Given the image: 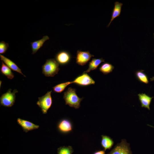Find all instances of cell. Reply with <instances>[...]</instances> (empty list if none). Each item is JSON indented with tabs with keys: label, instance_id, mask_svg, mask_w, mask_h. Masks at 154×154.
<instances>
[{
	"label": "cell",
	"instance_id": "obj_1",
	"mask_svg": "<svg viewBox=\"0 0 154 154\" xmlns=\"http://www.w3.org/2000/svg\"><path fill=\"white\" fill-rule=\"evenodd\" d=\"M63 98L66 105L76 109L80 107L81 102L83 99V98H80L78 96L75 89L71 87L69 88L64 93Z\"/></svg>",
	"mask_w": 154,
	"mask_h": 154
},
{
	"label": "cell",
	"instance_id": "obj_2",
	"mask_svg": "<svg viewBox=\"0 0 154 154\" xmlns=\"http://www.w3.org/2000/svg\"><path fill=\"white\" fill-rule=\"evenodd\" d=\"M59 64L54 59L47 60L42 66V73L46 77H53L60 70Z\"/></svg>",
	"mask_w": 154,
	"mask_h": 154
},
{
	"label": "cell",
	"instance_id": "obj_3",
	"mask_svg": "<svg viewBox=\"0 0 154 154\" xmlns=\"http://www.w3.org/2000/svg\"><path fill=\"white\" fill-rule=\"evenodd\" d=\"M52 90L48 91L43 96L38 98V101L37 104L41 108L43 114H46L52 105Z\"/></svg>",
	"mask_w": 154,
	"mask_h": 154
},
{
	"label": "cell",
	"instance_id": "obj_4",
	"mask_svg": "<svg viewBox=\"0 0 154 154\" xmlns=\"http://www.w3.org/2000/svg\"><path fill=\"white\" fill-rule=\"evenodd\" d=\"M11 89H9L7 92L2 94L0 98V104L6 107H10L14 105L16 98L15 94L18 92L16 89L11 92Z\"/></svg>",
	"mask_w": 154,
	"mask_h": 154
},
{
	"label": "cell",
	"instance_id": "obj_5",
	"mask_svg": "<svg viewBox=\"0 0 154 154\" xmlns=\"http://www.w3.org/2000/svg\"><path fill=\"white\" fill-rule=\"evenodd\" d=\"M108 154H132L129 144L125 139L122 140Z\"/></svg>",
	"mask_w": 154,
	"mask_h": 154
},
{
	"label": "cell",
	"instance_id": "obj_6",
	"mask_svg": "<svg viewBox=\"0 0 154 154\" xmlns=\"http://www.w3.org/2000/svg\"><path fill=\"white\" fill-rule=\"evenodd\" d=\"M75 83L82 86H86L91 84H94L95 81L86 73H83L76 77L73 81Z\"/></svg>",
	"mask_w": 154,
	"mask_h": 154
},
{
	"label": "cell",
	"instance_id": "obj_7",
	"mask_svg": "<svg viewBox=\"0 0 154 154\" xmlns=\"http://www.w3.org/2000/svg\"><path fill=\"white\" fill-rule=\"evenodd\" d=\"M94 56V55L91 54L89 51H83L78 50L77 52L76 63L81 66L84 65Z\"/></svg>",
	"mask_w": 154,
	"mask_h": 154
},
{
	"label": "cell",
	"instance_id": "obj_8",
	"mask_svg": "<svg viewBox=\"0 0 154 154\" xmlns=\"http://www.w3.org/2000/svg\"><path fill=\"white\" fill-rule=\"evenodd\" d=\"M55 58L56 60L59 64L64 65L69 62L71 58V56L67 51L62 50L56 54Z\"/></svg>",
	"mask_w": 154,
	"mask_h": 154
},
{
	"label": "cell",
	"instance_id": "obj_9",
	"mask_svg": "<svg viewBox=\"0 0 154 154\" xmlns=\"http://www.w3.org/2000/svg\"><path fill=\"white\" fill-rule=\"evenodd\" d=\"M18 124L22 127L23 131L27 133L28 131L37 129L39 126L27 120L18 118L17 120Z\"/></svg>",
	"mask_w": 154,
	"mask_h": 154
},
{
	"label": "cell",
	"instance_id": "obj_10",
	"mask_svg": "<svg viewBox=\"0 0 154 154\" xmlns=\"http://www.w3.org/2000/svg\"><path fill=\"white\" fill-rule=\"evenodd\" d=\"M0 57L1 61L11 69L21 74L24 76L26 77L22 73L21 69L13 61L1 54H0Z\"/></svg>",
	"mask_w": 154,
	"mask_h": 154
},
{
	"label": "cell",
	"instance_id": "obj_11",
	"mask_svg": "<svg viewBox=\"0 0 154 154\" xmlns=\"http://www.w3.org/2000/svg\"><path fill=\"white\" fill-rule=\"evenodd\" d=\"M49 39L48 36L45 35L41 39L31 42V45L32 51V54L36 53L42 46L45 42Z\"/></svg>",
	"mask_w": 154,
	"mask_h": 154
},
{
	"label": "cell",
	"instance_id": "obj_12",
	"mask_svg": "<svg viewBox=\"0 0 154 154\" xmlns=\"http://www.w3.org/2000/svg\"><path fill=\"white\" fill-rule=\"evenodd\" d=\"M138 96L141 104V107L150 110L149 106L153 97H151L145 93H143L138 94Z\"/></svg>",
	"mask_w": 154,
	"mask_h": 154
},
{
	"label": "cell",
	"instance_id": "obj_13",
	"mask_svg": "<svg viewBox=\"0 0 154 154\" xmlns=\"http://www.w3.org/2000/svg\"><path fill=\"white\" fill-rule=\"evenodd\" d=\"M58 127L60 131L64 133L70 132L72 130L71 123L66 119H64L60 121L58 124Z\"/></svg>",
	"mask_w": 154,
	"mask_h": 154
},
{
	"label": "cell",
	"instance_id": "obj_14",
	"mask_svg": "<svg viewBox=\"0 0 154 154\" xmlns=\"http://www.w3.org/2000/svg\"><path fill=\"white\" fill-rule=\"evenodd\" d=\"M123 5L122 3L118 1H116L115 3L114 7L112 12L111 18L107 26L108 27L109 26L112 21L115 18L119 16L121 11V7Z\"/></svg>",
	"mask_w": 154,
	"mask_h": 154
},
{
	"label": "cell",
	"instance_id": "obj_15",
	"mask_svg": "<svg viewBox=\"0 0 154 154\" xmlns=\"http://www.w3.org/2000/svg\"><path fill=\"white\" fill-rule=\"evenodd\" d=\"M104 59L102 58H93L89 62L88 69L84 73L89 72L92 70L96 69L100 64L102 62H104Z\"/></svg>",
	"mask_w": 154,
	"mask_h": 154
},
{
	"label": "cell",
	"instance_id": "obj_16",
	"mask_svg": "<svg viewBox=\"0 0 154 154\" xmlns=\"http://www.w3.org/2000/svg\"><path fill=\"white\" fill-rule=\"evenodd\" d=\"M102 137L101 144L104 148V151L110 149L114 144L113 140L110 137L106 135H102Z\"/></svg>",
	"mask_w": 154,
	"mask_h": 154
},
{
	"label": "cell",
	"instance_id": "obj_17",
	"mask_svg": "<svg viewBox=\"0 0 154 154\" xmlns=\"http://www.w3.org/2000/svg\"><path fill=\"white\" fill-rule=\"evenodd\" d=\"M0 71L2 74L6 76L8 78L11 79L14 77V74L11 69L2 61Z\"/></svg>",
	"mask_w": 154,
	"mask_h": 154
},
{
	"label": "cell",
	"instance_id": "obj_18",
	"mask_svg": "<svg viewBox=\"0 0 154 154\" xmlns=\"http://www.w3.org/2000/svg\"><path fill=\"white\" fill-rule=\"evenodd\" d=\"M143 70L137 71L135 73V75L137 79L140 82L148 84L149 82L148 78L147 75L144 72Z\"/></svg>",
	"mask_w": 154,
	"mask_h": 154
},
{
	"label": "cell",
	"instance_id": "obj_19",
	"mask_svg": "<svg viewBox=\"0 0 154 154\" xmlns=\"http://www.w3.org/2000/svg\"><path fill=\"white\" fill-rule=\"evenodd\" d=\"M100 71L104 74L106 75L111 72L114 69V66L108 62L102 64L99 68Z\"/></svg>",
	"mask_w": 154,
	"mask_h": 154
},
{
	"label": "cell",
	"instance_id": "obj_20",
	"mask_svg": "<svg viewBox=\"0 0 154 154\" xmlns=\"http://www.w3.org/2000/svg\"><path fill=\"white\" fill-rule=\"evenodd\" d=\"M72 83V82H67L58 84L53 87L54 92L57 93H61L69 85Z\"/></svg>",
	"mask_w": 154,
	"mask_h": 154
},
{
	"label": "cell",
	"instance_id": "obj_21",
	"mask_svg": "<svg viewBox=\"0 0 154 154\" xmlns=\"http://www.w3.org/2000/svg\"><path fill=\"white\" fill-rule=\"evenodd\" d=\"M73 150L72 147L64 146L60 147L58 148V154H72L73 152Z\"/></svg>",
	"mask_w": 154,
	"mask_h": 154
},
{
	"label": "cell",
	"instance_id": "obj_22",
	"mask_svg": "<svg viewBox=\"0 0 154 154\" xmlns=\"http://www.w3.org/2000/svg\"><path fill=\"white\" fill-rule=\"evenodd\" d=\"M9 47V44L2 41L0 42V54L5 53Z\"/></svg>",
	"mask_w": 154,
	"mask_h": 154
},
{
	"label": "cell",
	"instance_id": "obj_23",
	"mask_svg": "<svg viewBox=\"0 0 154 154\" xmlns=\"http://www.w3.org/2000/svg\"><path fill=\"white\" fill-rule=\"evenodd\" d=\"M105 151L104 150L99 151L96 152L93 154H105Z\"/></svg>",
	"mask_w": 154,
	"mask_h": 154
},
{
	"label": "cell",
	"instance_id": "obj_24",
	"mask_svg": "<svg viewBox=\"0 0 154 154\" xmlns=\"http://www.w3.org/2000/svg\"><path fill=\"white\" fill-rule=\"evenodd\" d=\"M151 81H154V76L152 78L150 79Z\"/></svg>",
	"mask_w": 154,
	"mask_h": 154
},
{
	"label": "cell",
	"instance_id": "obj_25",
	"mask_svg": "<svg viewBox=\"0 0 154 154\" xmlns=\"http://www.w3.org/2000/svg\"><path fill=\"white\" fill-rule=\"evenodd\" d=\"M153 35H154V33L153 34Z\"/></svg>",
	"mask_w": 154,
	"mask_h": 154
}]
</instances>
